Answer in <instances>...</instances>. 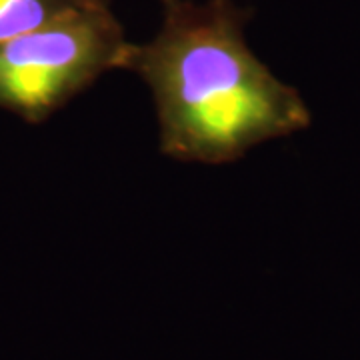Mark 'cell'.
<instances>
[{
    "instance_id": "3957f363",
    "label": "cell",
    "mask_w": 360,
    "mask_h": 360,
    "mask_svg": "<svg viewBox=\"0 0 360 360\" xmlns=\"http://www.w3.org/2000/svg\"><path fill=\"white\" fill-rule=\"evenodd\" d=\"M82 6L92 4L80 0H0V44L51 25Z\"/></svg>"
},
{
    "instance_id": "7a4b0ae2",
    "label": "cell",
    "mask_w": 360,
    "mask_h": 360,
    "mask_svg": "<svg viewBox=\"0 0 360 360\" xmlns=\"http://www.w3.org/2000/svg\"><path fill=\"white\" fill-rule=\"evenodd\" d=\"M130 42L110 6H82L0 44V108L39 124L124 66Z\"/></svg>"
},
{
    "instance_id": "277c9868",
    "label": "cell",
    "mask_w": 360,
    "mask_h": 360,
    "mask_svg": "<svg viewBox=\"0 0 360 360\" xmlns=\"http://www.w3.org/2000/svg\"><path fill=\"white\" fill-rule=\"evenodd\" d=\"M84 4H98V6H110V0H80Z\"/></svg>"
},
{
    "instance_id": "6da1fadb",
    "label": "cell",
    "mask_w": 360,
    "mask_h": 360,
    "mask_svg": "<svg viewBox=\"0 0 360 360\" xmlns=\"http://www.w3.org/2000/svg\"><path fill=\"white\" fill-rule=\"evenodd\" d=\"M156 34L132 44L122 70L150 90L168 158L231 165L252 148L309 129L298 90L250 49L234 0H160Z\"/></svg>"
}]
</instances>
